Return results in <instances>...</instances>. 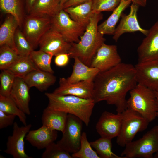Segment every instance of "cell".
Returning <instances> with one entry per match:
<instances>
[{
	"label": "cell",
	"mask_w": 158,
	"mask_h": 158,
	"mask_svg": "<svg viewBox=\"0 0 158 158\" xmlns=\"http://www.w3.org/2000/svg\"><path fill=\"white\" fill-rule=\"evenodd\" d=\"M93 82L95 103L105 101L108 104L115 105L117 113H121L127 108V93L138 83L135 66L121 62L99 72Z\"/></svg>",
	"instance_id": "6da1fadb"
},
{
	"label": "cell",
	"mask_w": 158,
	"mask_h": 158,
	"mask_svg": "<svg viewBox=\"0 0 158 158\" xmlns=\"http://www.w3.org/2000/svg\"><path fill=\"white\" fill-rule=\"evenodd\" d=\"M103 18L101 13H93L89 23L77 43H71L68 53L70 58L77 57L85 65L90 66L92 60L105 39L98 31L99 22Z\"/></svg>",
	"instance_id": "7a4b0ae2"
},
{
	"label": "cell",
	"mask_w": 158,
	"mask_h": 158,
	"mask_svg": "<svg viewBox=\"0 0 158 158\" xmlns=\"http://www.w3.org/2000/svg\"><path fill=\"white\" fill-rule=\"evenodd\" d=\"M49 100L47 107L74 115L88 126L95 103L93 99L83 98L72 95H60L46 92Z\"/></svg>",
	"instance_id": "3957f363"
},
{
	"label": "cell",
	"mask_w": 158,
	"mask_h": 158,
	"mask_svg": "<svg viewBox=\"0 0 158 158\" xmlns=\"http://www.w3.org/2000/svg\"><path fill=\"white\" fill-rule=\"evenodd\" d=\"M129 92L130 96L127 100V108L139 113L149 123L154 120L157 117L154 91L138 83Z\"/></svg>",
	"instance_id": "277c9868"
},
{
	"label": "cell",
	"mask_w": 158,
	"mask_h": 158,
	"mask_svg": "<svg viewBox=\"0 0 158 158\" xmlns=\"http://www.w3.org/2000/svg\"><path fill=\"white\" fill-rule=\"evenodd\" d=\"M125 147L121 155L123 158H153L154 154L158 151V124Z\"/></svg>",
	"instance_id": "5b68a950"
},
{
	"label": "cell",
	"mask_w": 158,
	"mask_h": 158,
	"mask_svg": "<svg viewBox=\"0 0 158 158\" xmlns=\"http://www.w3.org/2000/svg\"><path fill=\"white\" fill-rule=\"evenodd\" d=\"M121 114V130L116 142L119 145L123 147L132 141L138 133L145 130L149 122L140 113L128 108Z\"/></svg>",
	"instance_id": "8992f818"
},
{
	"label": "cell",
	"mask_w": 158,
	"mask_h": 158,
	"mask_svg": "<svg viewBox=\"0 0 158 158\" xmlns=\"http://www.w3.org/2000/svg\"><path fill=\"white\" fill-rule=\"evenodd\" d=\"M51 17V28L61 34L71 43H77L83 34L87 25L72 19L63 9Z\"/></svg>",
	"instance_id": "52a82bcc"
},
{
	"label": "cell",
	"mask_w": 158,
	"mask_h": 158,
	"mask_svg": "<svg viewBox=\"0 0 158 158\" xmlns=\"http://www.w3.org/2000/svg\"><path fill=\"white\" fill-rule=\"evenodd\" d=\"M51 28L50 17L29 13L25 17L21 29L25 36L34 49L39 45L42 37Z\"/></svg>",
	"instance_id": "ba28073f"
},
{
	"label": "cell",
	"mask_w": 158,
	"mask_h": 158,
	"mask_svg": "<svg viewBox=\"0 0 158 158\" xmlns=\"http://www.w3.org/2000/svg\"><path fill=\"white\" fill-rule=\"evenodd\" d=\"M83 122L77 117L68 114L62 138L56 143L70 153L76 152L80 148Z\"/></svg>",
	"instance_id": "9c48e42d"
},
{
	"label": "cell",
	"mask_w": 158,
	"mask_h": 158,
	"mask_svg": "<svg viewBox=\"0 0 158 158\" xmlns=\"http://www.w3.org/2000/svg\"><path fill=\"white\" fill-rule=\"evenodd\" d=\"M117 46L103 43L93 57L90 67L98 69L100 72L108 70L121 63Z\"/></svg>",
	"instance_id": "30bf717a"
},
{
	"label": "cell",
	"mask_w": 158,
	"mask_h": 158,
	"mask_svg": "<svg viewBox=\"0 0 158 158\" xmlns=\"http://www.w3.org/2000/svg\"><path fill=\"white\" fill-rule=\"evenodd\" d=\"M12 135L9 136L6 143L5 153L14 158H32L25 152L24 138L32 127L31 124L19 126L16 122L14 123Z\"/></svg>",
	"instance_id": "8fae6325"
},
{
	"label": "cell",
	"mask_w": 158,
	"mask_h": 158,
	"mask_svg": "<svg viewBox=\"0 0 158 158\" xmlns=\"http://www.w3.org/2000/svg\"><path fill=\"white\" fill-rule=\"evenodd\" d=\"M59 85L53 92L60 95H72L83 98L93 99L94 93L93 81H83L70 83L64 78H60Z\"/></svg>",
	"instance_id": "7c38bea8"
},
{
	"label": "cell",
	"mask_w": 158,
	"mask_h": 158,
	"mask_svg": "<svg viewBox=\"0 0 158 158\" xmlns=\"http://www.w3.org/2000/svg\"><path fill=\"white\" fill-rule=\"evenodd\" d=\"M137 51L138 63L158 59V20L149 29Z\"/></svg>",
	"instance_id": "4fadbf2b"
},
{
	"label": "cell",
	"mask_w": 158,
	"mask_h": 158,
	"mask_svg": "<svg viewBox=\"0 0 158 158\" xmlns=\"http://www.w3.org/2000/svg\"><path fill=\"white\" fill-rule=\"evenodd\" d=\"M39 45L40 50L55 56L60 54L68 53L71 43L51 28L41 38Z\"/></svg>",
	"instance_id": "5bb4252c"
},
{
	"label": "cell",
	"mask_w": 158,
	"mask_h": 158,
	"mask_svg": "<svg viewBox=\"0 0 158 158\" xmlns=\"http://www.w3.org/2000/svg\"><path fill=\"white\" fill-rule=\"evenodd\" d=\"M134 66L138 83L158 91V59L138 63Z\"/></svg>",
	"instance_id": "9a60e30c"
},
{
	"label": "cell",
	"mask_w": 158,
	"mask_h": 158,
	"mask_svg": "<svg viewBox=\"0 0 158 158\" xmlns=\"http://www.w3.org/2000/svg\"><path fill=\"white\" fill-rule=\"evenodd\" d=\"M121 121V113L114 114L104 111L102 114L96 124L97 131L101 137L112 139L118 135Z\"/></svg>",
	"instance_id": "2e32d148"
},
{
	"label": "cell",
	"mask_w": 158,
	"mask_h": 158,
	"mask_svg": "<svg viewBox=\"0 0 158 158\" xmlns=\"http://www.w3.org/2000/svg\"><path fill=\"white\" fill-rule=\"evenodd\" d=\"M139 6L132 3L130 6L129 14H122L119 23L116 28L113 35V39L117 42L120 37L126 33L140 32L146 36L149 29L142 28L140 25L137 18V13Z\"/></svg>",
	"instance_id": "e0dca14e"
},
{
	"label": "cell",
	"mask_w": 158,
	"mask_h": 158,
	"mask_svg": "<svg viewBox=\"0 0 158 158\" xmlns=\"http://www.w3.org/2000/svg\"><path fill=\"white\" fill-rule=\"evenodd\" d=\"M57 131L42 125L37 130H30L26 136L25 139L38 149L46 148L56 140Z\"/></svg>",
	"instance_id": "ac0fdd59"
},
{
	"label": "cell",
	"mask_w": 158,
	"mask_h": 158,
	"mask_svg": "<svg viewBox=\"0 0 158 158\" xmlns=\"http://www.w3.org/2000/svg\"><path fill=\"white\" fill-rule=\"evenodd\" d=\"M30 88L23 78L16 77L9 97L18 107L26 114L30 115Z\"/></svg>",
	"instance_id": "d6986e66"
},
{
	"label": "cell",
	"mask_w": 158,
	"mask_h": 158,
	"mask_svg": "<svg viewBox=\"0 0 158 158\" xmlns=\"http://www.w3.org/2000/svg\"><path fill=\"white\" fill-rule=\"evenodd\" d=\"M53 73L41 70L32 71L23 78L30 88L35 87L41 92L46 90L56 82Z\"/></svg>",
	"instance_id": "ffe728a7"
},
{
	"label": "cell",
	"mask_w": 158,
	"mask_h": 158,
	"mask_svg": "<svg viewBox=\"0 0 158 158\" xmlns=\"http://www.w3.org/2000/svg\"><path fill=\"white\" fill-rule=\"evenodd\" d=\"M74 59L73 71L70 76L66 78L67 81L70 83L83 81H93L99 71L85 65L77 57Z\"/></svg>",
	"instance_id": "44dd1931"
},
{
	"label": "cell",
	"mask_w": 158,
	"mask_h": 158,
	"mask_svg": "<svg viewBox=\"0 0 158 158\" xmlns=\"http://www.w3.org/2000/svg\"><path fill=\"white\" fill-rule=\"evenodd\" d=\"M68 114L47 107L43 110L41 119L42 125L62 133L65 128Z\"/></svg>",
	"instance_id": "7402d4cb"
},
{
	"label": "cell",
	"mask_w": 158,
	"mask_h": 158,
	"mask_svg": "<svg viewBox=\"0 0 158 158\" xmlns=\"http://www.w3.org/2000/svg\"><path fill=\"white\" fill-rule=\"evenodd\" d=\"M18 27V23L15 18L8 14L0 27V46L7 45L17 52L14 36Z\"/></svg>",
	"instance_id": "603a6c76"
},
{
	"label": "cell",
	"mask_w": 158,
	"mask_h": 158,
	"mask_svg": "<svg viewBox=\"0 0 158 158\" xmlns=\"http://www.w3.org/2000/svg\"><path fill=\"white\" fill-rule=\"evenodd\" d=\"M132 2L131 0H121L118 6L113 11L109 17L98 25V31L104 35H113L116 25L121 17L123 11Z\"/></svg>",
	"instance_id": "cb8c5ba5"
},
{
	"label": "cell",
	"mask_w": 158,
	"mask_h": 158,
	"mask_svg": "<svg viewBox=\"0 0 158 158\" xmlns=\"http://www.w3.org/2000/svg\"><path fill=\"white\" fill-rule=\"evenodd\" d=\"M0 8L3 12L13 16L21 29L26 15L25 0H0Z\"/></svg>",
	"instance_id": "d4e9b609"
},
{
	"label": "cell",
	"mask_w": 158,
	"mask_h": 158,
	"mask_svg": "<svg viewBox=\"0 0 158 158\" xmlns=\"http://www.w3.org/2000/svg\"><path fill=\"white\" fill-rule=\"evenodd\" d=\"M63 10L73 20L87 25L93 13L92 0Z\"/></svg>",
	"instance_id": "484cf974"
},
{
	"label": "cell",
	"mask_w": 158,
	"mask_h": 158,
	"mask_svg": "<svg viewBox=\"0 0 158 158\" xmlns=\"http://www.w3.org/2000/svg\"><path fill=\"white\" fill-rule=\"evenodd\" d=\"M61 1V0H36L29 13L45 15L52 17L63 9Z\"/></svg>",
	"instance_id": "4316f807"
},
{
	"label": "cell",
	"mask_w": 158,
	"mask_h": 158,
	"mask_svg": "<svg viewBox=\"0 0 158 158\" xmlns=\"http://www.w3.org/2000/svg\"><path fill=\"white\" fill-rule=\"evenodd\" d=\"M11 71L16 77L23 78L30 72L40 70L29 56H19L16 61L8 69Z\"/></svg>",
	"instance_id": "83f0119b"
},
{
	"label": "cell",
	"mask_w": 158,
	"mask_h": 158,
	"mask_svg": "<svg viewBox=\"0 0 158 158\" xmlns=\"http://www.w3.org/2000/svg\"><path fill=\"white\" fill-rule=\"evenodd\" d=\"M90 143L92 147L95 150L100 158H123L112 151L111 139L101 137Z\"/></svg>",
	"instance_id": "f1b7e54d"
},
{
	"label": "cell",
	"mask_w": 158,
	"mask_h": 158,
	"mask_svg": "<svg viewBox=\"0 0 158 158\" xmlns=\"http://www.w3.org/2000/svg\"><path fill=\"white\" fill-rule=\"evenodd\" d=\"M0 110L6 114L17 116L24 125H27L26 114L18 107L9 96L0 95Z\"/></svg>",
	"instance_id": "f546056e"
},
{
	"label": "cell",
	"mask_w": 158,
	"mask_h": 158,
	"mask_svg": "<svg viewBox=\"0 0 158 158\" xmlns=\"http://www.w3.org/2000/svg\"><path fill=\"white\" fill-rule=\"evenodd\" d=\"M52 54L40 50H33L30 56L36 66L40 70L53 73L54 71L51 66Z\"/></svg>",
	"instance_id": "4dcf8cb0"
},
{
	"label": "cell",
	"mask_w": 158,
	"mask_h": 158,
	"mask_svg": "<svg viewBox=\"0 0 158 158\" xmlns=\"http://www.w3.org/2000/svg\"><path fill=\"white\" fill-rule=\"evenodd\" d=\"M0 69H8L19 56L16 51L8 45L0 46Z\"/></svg>",
	"instance_id": "1f68e13d"
},
{
	"label": "cell",
	"mask_w": 158,
	"mask_h": 158,
	"mask_svg": "<svg viewBox=\"0 0 158 158\" xmlns=\"http://www.w3.org/2000/svg\"><path fill=\"white\" fill-rule=\"evenodd\" d=\"M18 28L16 29L14 36L17 52L19 56H29L34 50V49Z\"/></svg>",
	"instance_id": "d6a6232c"
},
{
	"label": "cell",
	"mask_w": 158,
	"mask_h": 158,
	"mask_svg": "<svg viewBox=\"0 0 158 158\" xmlns=\"http://www.w3.org/2000/svg\"><path fill=\"white\" fill-rule=\"evenodd\" d=\"M92 148L87 140L86 133L83 132L80 148L77 152L72 154L71 156L73 158H100Z\"/></svg>",
	"instance_id": "836d02e7"
},
{
	"label": "cell",
	"mask_w": 158,
	"mask_h": 158,
	"mask_svg": "<svg viewBox=\"0 0 158 158\" xmlns=\"http://www.w3.org/2000/svg\"><path fill=\"white\" fill-rule=\"evenodd\" d=\"M15 78L13 73L9 70L2 71L0 74V95L9 96Z\"/></svg>",
	"instance_id": "e575fe53"
},
{
	"label": "cell",
	"mask_w": 158,
	"mask_h": 158,
	"mask_svg": "<svg viewBox=\"0 0 158 158\" xmlns=\"http://www.w3.org/2000/svg\"><path fill=\"white\" fill-rule=\"evenodd\" d=\"M45 149L41 156L42 158H73L70 153L57 143L53 142Z\"/></svg>",
	"instance_id": "d590c367"
},
{
	"label": "cell",
	"mask_w": 158,
	"mask_h": 158,
	"mask_svg": "<svg viewBox=\"0 0 158 158\" xmlns=\"http://www.w3.org/2000/svg\"><path fill=\"white\" fill-rule=\"evenodd\" d=\"M121 0H92L93 13L103 11H113L119 5Z\"/></svg>",
	"instance_id": "8d00e7d4"
},
{
	"label": "cell",
	"mask_w": 158,
	"mask_h": 158,
	"mask_svg": "<svg viewBox=\"0 0 158 158\" xmlns=\"http://www.w3.org/2000/svg\"><path fill=\"white\" fill-rule=\"evenodd\" d=\"M16 116L8 114L0 110V129H2L13 124Z\"/></svg>",
	"instance_id": "74e56055"
},
{
	"label": "cell",
	"mask_w": 158,
	"mask_h": 158,
	"mask_svg": "<svg viewBox=\"0 0 158 158\" xmlns=\"http://www.w3.org/2000/svg\"><path fill=\"white\" fill-rule=\"evenodd\" d=\"M70 57L68 53L59 54L56 56L54 59L56 65L59 67H63L66 65L69 61Z\"/></svg>",
	"instance_id": "f35d334b"
},
{
	"label": "cell",
	"mask_w": 158,
	"mask_h": 158,
	"mask_svg": "<svg viewBox=\"0 0 158 158\" xmlns=\"http://www.w3.org/2000/svg\"><path fill=\"white\" fill-rule=\"evenodd\" d=\"M91 0H68L63 5V9L67 8L82 4Z\"/></svg>",
	"instance_id": "ab89813d"
},
{
	"label": "cell",
	"mask_w": 158,
	"mask_h": 158,
	"mask_svg": "<svg viewBox=\"0 0 158 158\" xmlns=\"http://www.w3.org/2000/svg\"><path fill=\"white\" fill-rule=\"evenodd\" d=\"M36 0H25L26 12L28 14L31 8Z\"/></svg>",
	"instance_id": "60d3db41"
},
{
	"label": "cell",
	"mask_w": 158,
	"mask_h": 158,
	"mask_svg": "<svg viewBox=\"0 0 158 158\" xmlns=\"http://www.w3.org/2000/svg\"><path fill=\"white\" fill-rule=\"evenodd\" d=\"M131 1L132 3L142 7L145 6L146 4V1L145 0H131Z\"/></svg>",
	"instance_id": "b9f144b4"
},
{
	"label": "cell",
	"mask_w": 158,
	"mask_h": 158,
	"mask_svg": "<svg viewBox=\"0 0 158 158\" xmlns=\"http://www.w3.org/2000/svg\"><path fill=\"white\" fill-rule=\"evenodd\" d=\"M156 101L157 112V117H158V91H154Z\"/></svg>",
	"instance_id": "7bdbcfd3"
},
{
	"label": "cell",
	"mask_w": 158,
	"mask_h": 158,
	"mask_svg": "<svg viewBox=\"0 0 158 158\" xmlns=\"http://www.w3.org/2000/svg\"><path fill=\"white\" fill-rule=\"evenodd\" d=\"M68 0H61V8H62V7L63 5L68 1Z\"/></svg>",
	"instance_id": "ee69618b"
},
{
	"label": "cell",
	"mask_w": 158,
	"mask_h": 158,
	"mask_svg": "<svg viewBox=\"0 0 158 158\" xmlns=\"http://www.w3.org/2000/svg\"><path fill=\"white\" fill-rule=\"evenodd\" d=\"M153 158H158V151L154 153V154L153 155Z\"/></svg>",
	"instance_id": "f6af8a7d"
},
{
	"label": "cell",
	"mask_w": 158,
	"mask_h": 158,
	"mask_svg": "<svg viewBox=\"0 0 158 158\" xmlns=\"http://www.w3.org/2000/svg\"><path fill=\"white\" fill-rule=\"evenodd\" d=\"M146 1H147V0H145Z\"/></svg>",
	"instance_id": "bcb514c9"
},
{
	"label": "cell",
	"mask_w": 158,
	"mask_h": 158,
	"mask_svg": "<svg viewBox=\"0 0 158 158\" xmlns=\"http://www.w3.org/2000/svg\"></svg>",
	"instance_id": "7dc6e473"
}]
</instances>
